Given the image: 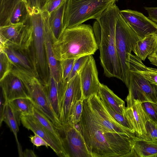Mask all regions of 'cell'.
<instances>
[{"instance_id":"cell-12","label":"cell","mask_w":157,"mask_h":157,"mask_svg":"<svg viewBox=\"0 0 157 157\" xmlns=\"http://www.w3.org/2000/svg\"><path fill=\"white\" fill-rule=\"evenodd\" d=\"M87 99L93 116L103 126L113 132L126 134L132 137L136 136L132 132L120 124L112 117L98 94L93 95Z\"/></svg>"},{"instance_id":"cell-1","label":"cell","mask_w":157,"mask_h":157,"mask_svg":"<svg viewBox=\"0 0 157 157\" xmlns=\"http://www.w3.org/2000/svg\"><path fill=\"white\" fill-rule=\"evenodd\" d=\"M77 125L92 157H124L130 151L132 137L103 126L93 116L87 99L83 101L81 118Z\"/></svg>"},{"instance_id":"cell-25","label":"cell","mask_w":157,"mask_h":157,"mask_svg":"<svg viewBox=\"0 0 157 157\" xmlns=\"http://www.w3.org/2000/svg\"><path fill=\"white\" fill-rule=\"evenodd\" d=\"M155 46V34H151L138 40L132 51L136 56L144 61L153 53Z\"/></svg>"},{"instance_id":"cell-31","label":"cell","mask_w":157,"mask_h":157,"mask_svg":"<svg viewBox=\"0 0 157 157\" xmlns=\"http://www.w3.org/2000/svg\"><path fill=\"white\" fill-rule=\"evenodd\" d=\"M13 65L6 54L0 52V81L11 72Z\"/></svg>"},{"instance_id":"cell-9","label":"cell","mask_w":157,"mask_h":157,"mask_svg":"<svg viewBox=\"0 0 157 157\" xmlns=\"http://www.w3.org/2000/svg\"><path fill=\"white\" fill-rule=\"evenodd\" d=\"M128 94L125 99L130 107L134 101L141 103L150 102L157 104V85L152 84L140 75L129 71Z\"/></svg>"},{"instance_id":"cell-10","label":"cell","mask_w":157,"mask_h":157,"mask_svg":"<svg viewBox=\"0 0 157 157\" xmlns=\"http://www.w3.org/2000/svg\"><path fill=\"white\" fill-rule=\"evenodd\" d=\"M81 96L78 73L68 82L61 84L59 118L62 125L68 122L73 107Z\"/></svg>"},{"instance_id":"cell-26","label":"cell","mask_w":157,"mask_h":157,"mask_svg":"<svg viewBox=\"0 0 157 157\" xmlns=\"http://www.w3.org/2000/svg\"><path fill=\"white\" fill-rule=\"evenodd\" d=\"M66 0L50 14L49 22L52 33V42L57 40L62 32Z\"/></svg>"},{"instance_id":"cell-18","label":"cell","mask_w":157,"mask_h":157,"mask_svg":"<svg viewBox=\"0 0 157 157\" xmlns=\"http://www.w3.org/2000/svg\"><path fill=\"white\" fill-rule=\"evenodd\" d=\"M124 115L132 126L136 136L144 139L146 135V123L149 120L142 108L141 103L134 101L131 106L126 107Z\"/></svg>"},{"instance_id":"cell-16","label":"cell","mask_w":157,"mask_h":157,"mask_svg":"<svg viewBox=\"0 0 157 157\" xmlns=\"http://www.w3.org/2000/svg\"><path fill=\"white\" fill-rule=\"evenodd\" d=\"M20 117L23 126L43 138L58 156L69 157L64 148L57 142L34 116L21 115Z\"/></svg>"},{"instance_id":"cell-37","label":"cell","mask_w":157,"mask_h":157,"mask_svg":"<svg viewBox=\"0 0 157 157\" xmlns=\"http://www.w3.org/2000/svg\"><path fill=\"white\" fill-rule=\"evenodd\" d=\"M66 0H42L41 8L44 12L50 14Z\"/></svg>"},{"instance_id":"cell-23","label":"cell","mask_w":157,"mask_h":157,"mask_svg":"<svg viewBox=\"0 0 157 157\" xmlns=\"http://www.w3.org/2000/svg\"><path fill=\"white\" fill-rule=\"evenodd\" d=\"M20 115L14 110L9 102L6 104L3 121L5 122L13 132L17 143L19 156L23 157L22 148L17 137L19 126L21 122Z\"/></svg>"},{"instance_id":"cell-28","label":"cell","mask_w":157,"mask_h":157,"mask_svg":"<svg viewBox=\"0 0 157 157\" xmlns=\"http://www.w3.org/2000/svg\"><path fill=\"white\" fill-rule=\"evenodd\" d=\"M33 115L57 142L65 149L59 130L52 121L44 114L35 107Z\"/></svg>"},{"instance_id":"cell-38","label":"cell","mask_w":157,"mask_h":157,"mask_svg":"<svg viewBox=\"0 0 157 157\" xmlns=\"http://www.w3.org/2000/svg\"><path fill=\"white\" fill-rule=\"evenodd\" d=\"M29 138L31 142L37 147L44 146L48 148L49 146L46 141L36 134H34V136H31Z\"/></svg>"},{"instance_id":"cell-36","label":"cell","mask_w":157,"mask_h":157,"mask_svg":"<svg viewBox=\"0 0 157 157\" xmlns=\"http://www.w3.org/2000/svg\"><path fill=\"white\" fill-rule=\"evenodd\" d=\"M145 126L146 135L144 139L151 141H157V124L151 120H147Z\"/></svg>"},{"instance_id":"cell-11","label":"cell","mask_w":157,"mask_h":157,"mask_svg":"<svg viewBox=\"0 0 157 157\" xmlns=\"http://www.w3.org/2000/svg\"><path fill=\"white\" fill-rule=\"evenodd\" d=\"M69 157H92L84 137L76 125L67 123L59 129Z\"/></svg>"},{"instance_id":"cell-33","label":"cell","mask_w":157,"mask_h":157,"mask_svg":"<svg viewBox=\"0 0 157 157\" xmlns=\"http://www.w3.org/2000/svg\"><path fill=\"white\" fill-rule=\"evenodd\" d=\"M83 101L80 99L76 102L73 107L67 123L75 125L78 123L82 113Z\"/></svg>"},{"instance_id":"cell-19","label":"cell","mask_w":157,"mask_h":157,"mask_svg":"<svg viewBox=\"0 0 157 157\" xmlns=\"http://www.w3.org/2000/svg\"><path fill=\"white\" fill-rule=\"evenodd\" d=\"M124 157H157V140H146L135 136L131 139L130 151Z\"/></svg>"},{"instance_id":"cell-21","label":"cell","mask_w":157,"mask_h":157,"mask_svg":"<svg viewBox=\"0 0 157 157\" xmlns=\"http://www.w3.org/2000/svg\"><path fill=\"white\" fill-rule=\"evenodd\" d=\"M0 50L6 54L13 65L24 68L35 74L28 51L10 46L4 47L0 49Z\"/></svg>"},{"instance_id":"cell-8","label":"cell","mask_w":157,"mask_h":157,"mask_svg":"<svg viewBox=\"0 0 157 157\" xmlns=\"http://www.w3.org/2000/svg\"><path fill=\"white\" fill-rule=\"evenodd\" d=\"M32 40L31 29L26 23L0 26V49L10 46L29 52Z\"/></svg>"},{"instance_id":"cell-7","label":"cell","mask_w":157,"mask_h":157,"mask_svg":"<svg viewBox=\"0 0 157 157\" xmlns=\"http://www.w3.org/2000/svg\"><path fill=\"white\" fill-rule=\"evenodd\" d=\"M115 43L122 81L128 88L129 71L126 64L128 53H131L137 41L140 39L118 13L115 28Z\"/></svg>"},{"instance_id":"cell-42","label":"cell","mask_w":157,"mask_h":157,"mask_svg":"<svg viewBox=\"0 0 157 157\" xmlns=\"http://www.w3.org/2000/svg\"><path fill=\"white\" fill-rule=\"evenodd\" d=\"M148 59L152 64L157 67V55H150L148 56Z\"/></svg>"},{"instance_id":"cell-32","label":"cell","mask_w":157,"mask_h":157,"mask_svg":"<svg viewBox=\"0 0 157 157\" xmlns=\"http://www.w3.org/2000/svg\"><path fill=\"white\" fill-rule=\"evenodd\" d=\"M76 59H67L59 61L60 80L62 84H64L70 74Z\"/></svg>"},{"instance_id":"cell-39","label":"cell","mask_w":157,"mask_h":157,"mask_svg":"<svg viewBox=\"0 0 157 157\" xmlns=\"http://www.w3.org/2000/svg\"><path fill=\"white\" fill-rule=\"evenodd\" d=\"M144 9L148 13V18L151 21L157 23V7H144Z\"/></svg>"},{"instance_id":"cell-20","label":"cell","mask_w":157,"mask_h":157,"mask_svg":"<svg viewBox=\"0 0 157 157\" xmlns=\"http://www.w3.org/2000/svg\"><path fill=\"white\" fill-rule=\"evenodd\" d=\"M126 64L129 71L138 74L157 85V69L147 67L140 59L131 53L128 54Z\"/></svg>"},{"instance_id":"cell-41","label":"cell","mask_w":157,"mask_h":157,"mask_svg":"<svg viewBox=\"0 0 157 157\" xmlns=\"http://www.w3.org/2000/svg\"><path fill=\"white\" fill-rule=\"evenodd\" d=\"M36 155L33 151L26 149L23 152V157H36Z\"/></svg>"},{"instance_id":"cell-22","label":"cell","mask_w":157,"mask_h":157,"mask_svg":"<svg viewBox=\"0 0 157 157\" xmlns=\"http://www.w3.org/2000/svg\"><path fill=\"white\" fill-rule=\"evenodd\" d=\"M52 33L51 28L46 31L45 36V49L49 70L50 76L60 83L59 61L56 58L52 49Z\"/></svg>"},{"instance_id":"cell-5","label":"cell","mask_w":157,"mask_h":157,"mask_svg":"<svg viewBox=\"0 0 157 157\" xmlns=\"http://www.w3.org/2000/svg\"><path fill=\"white\" fill-rule=\"evenodd\" d=\"M118 1L67 0L62 32L66 29L77 26L89 20H97L109 7Z\"/></svg>"},{"instance_id":"cell-15","label":"cell","mask_w":157,"mask_h":157,"mask_svg":"<svg viewBox=\"0 0 157 157\" xmlns=\"http://www.w3.org/2000/svg\"><path fill=\"white\" fill-rule=\"evenodd\" d=\"M119 13L140 39L157 34V24L142 13L129 9L120 10Z\"/></svg>"},{"instance_id":"cell-17","label":"cell","mask_w":157,"mask_h":157,"mask_svg":"<svg viewBox=\"0 0 157 157\" xmlns=\"http://www.w3.org/2000/svg\"><path fill=\"white\" fill-rule=\"evenodd\" d=\"M0 82L1 92L6 104L17 98H30L22 81L11 72Z\"/></svg>"},{"instance_id":"cell-29","label":"cell","mask_w":157,"mask_h":157,"mask_svg":"<svg viewBox=\"0 0 157 157\" xmlns=\"http://www.w3.org/2000/svg\"><path fill=\"white\" fill-rule=\"evenodd\" d=\"M9 102L14 110L20 115H33L34 106L30 98H19Z\"/></svg>"},{"instance_id":"cell-40","label":"cell","mask_w":157,"mask_h":157,"mask_svg":"<svg viewBox=\"0 0 157 157\" xmlns=\"http://www.w3.org/2000/svg\"><path fill=\"white\" fill-rule=\"evenodd\" d=\"M0 101V126H1L3 121V116L6 105L5 100L2 92L1 94Z\"/></svg>"},{"instance_id":"cell-43","label":"cell","mask_w":157,"mask_h":157,"mask_svg":"<svg viewBox=\"0 0 157 157\" xmlns=\"http://www.w3.org/2000/svg\"><path fill=\"white\" fill-rule=\"evenodd\" d=\"M156 46L153 53L151 55H157V34H155Z\"/></svg>"},{"instance_id":"cell-30","label":"cell","mask_w":157,"mask_h":157,"mask_svg":"<svg viewBox=\"0 0 157 157\" xmlns=\"http://www.w3.org/2000/svg\"><path fill=\"white\" fill-rule=\"evenodd\" d=\"M101 100L107 110L112 117L118 123L135 134L132 126L124 115L118 113L107 103Z\"/></svg>"},{"instance_id":"cell-3","label":"cell","mask_w":157,"mask_h":157,"mask_svg":"<svg viewBox=\"0 0 157 157\" xmlns=\"http://www.w3.org/2000/svg\"><path fill=\"white\" fill-rule=\"evenodd\" d=\"M40 2L28 5V18L26 23L30 27L33 40L29 52L35 74L45 86L48 85L50 78L49 67L45 49V36L51 28L50 14L43 11Z\"/></svg>"},{"instance_id":"cell-24","label":"cell","mask_w":157,"mask_h":157,"mask_svg":"<svg viewBox=\"0 0 157 157\" xmlns=\"http://www.w3.org/2000/svg\"><path fill=\"white\" fill-rule=\"evenodd\" d=\"M98 95L116 112L124 115L126 108L124 101L116 95L107 86L101 83Z\"/></svg>"},{"instance_id":"cell-44","label":"cell","mask_w":157,"mask_h":157,"mask_svg":"<svg viewBox=\"0 0 157 157\" xmlns=\"http://www.w3.org/2000/svg\"><path fill=\"white\" fill-rule=\"evenodd\" d=\"M23 0L26 2H28V0Z\"/></svg>"},{"instance_id":"cell-2","label":"cell","mask_w":157,"mask_h":157,"mask_svg":"<svg viewBox=\"0 0 157 157\" xmlns=\"http://www.w3.org/2000/svg\"><path fill=\"white\" fill-rule=\"evenodd\" d=\"M120 10L115 3L110 6L96 20L93 29L105 75L122 81L115 37L117 19Z\"/></svg>"},{"instance_id":"cell-34","label":"cell","mask_w":157,"mask_h":157,"mask_svg":"<svg viewBox=\"0 0 157 157\" xmlns=\"http://www.w3.org/2000/svg\"><path fill=\"white\" fill-rule=\"evenodd\" d=\"M141 105L149 120L157 124V104L145 102L141 103Z\"/></svg>"},{"instance_id":"cell-13","label":"cell","mask_w":157,"mask_h":157,"mask_svg":"<svg viewBox=\"0 0 157 157\" xmlns=\"http://www.w3.org/2000/svg\"><path fill=\"white\" fill-rule=\"evenodd\" d=\"M27 2L23 0H0V26L25 23L28 16Z\"/></svg>"},{"instance_id":"cell-35","label":"cell","mask_w":157,"mask_h":157,"mask_svg":"<svg viewBox=\"0 0 157 157\" xmlns=\"http://www.w3.org/2000/svg\"><path fill=\"white\" fill-rule=\"evenodd\" d=\"M89 56H85L76 59L71 71L66 80V82L69 81L78 73L87 60Z\"/></svg>"},{"instance_id":"cell-14","label":"cell","mask_w":157,"mask_h":157,"mask_svg":"<svg viewBox=\"0 0 157 157\" xmlns=\"http://www.w3.org/2000/svg\"><path fill=\"white\" fill-rule=\"evenodd\" d=\"M78 74L82 91L81 100L83 101L93 95H98L101 83L98 78L95 60L92 55L89 56Z\"/></svg>"},{"instance_id":"cell-6","label":"cell","mask_w":157,"mask_h":157,"mask_svg":"<svg viewBox=\"0 0 157 157\" xmlns=\"http://www.w3.org/2000/svg\"><path fill=\"white\" fill-rule=\"evenodd\" d=\"M11 72L22 81L34 106L44 114L58 129H61L63 125L52 108L46 87L35 74L16 66H14Z\"/></svg>"},{"instance_id":"cell-27","label":"cell","mask_w":157,"mask_h":157,"mask_svg":"<svg viewBox=\"0 0 157 157\" xmlns=\"http://www.w3.org/2000/svg\"><path fill=\"white\" fill-rule=\"evenodd\" d=\"M60 84L61 83L58 82L53 77L50 76L49 84L47 86H45L51 106L59 119Z\"/></svg>"},{"instance_id":"cell-4","label":"cell","mask_w":157,"mask_h":157,"mask_svg":"<svg viewBox=\"0 0 157 157\" xmlns=\"http://www.w3.org/2000/svg\"><path fill=\"white\" fill-rule=\"evenodd\" d=\"M52 47L59 61L92 55L98 49L92 27L86 24L65 29L52 42Z\"/></svg>"}]
</instances>
